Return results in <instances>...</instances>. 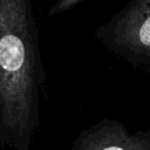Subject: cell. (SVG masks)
Instances as JSON below:
<instances>
[{"label": "cell", "instance_id": "cell-3", "mask_svg": "<svg viewBox=\"0 0 150 150\" xmlns=\"http://www.w3.org/2000/svg\"><path fill=\"white\" fill-rule=\"evenodd\" d=\"M90 150H150V125L135 134L117 122L101 125L90 137Z\"/></svg>", "mask_w": 150, "mask_h": 150}, {"label": "cell", "instance_id": "cell-4", "mask_svg": "<svg viewBox=\"0 0 150 150\" xmlns=\"http://www.w3.org/2000/svg\"><path fill=\"white\" fill-rule=\"evenodd\" d=\"M83 1H86V0H56L54 2V5L48 9V15L54 16V15L68 12Z\"/></svg>", "mask_w": 150, "mask_h": 150}, {"label": "cell", "instance_id": "cell-1", "mask_svg": "<svg viewBox=\"0 0 150 150\" xmlns=\"http://www.w3.org/2000/svg\"><path fill=\"white\" fill-rule=\"evenodd\" d=\"M45 83L39 30L30 0H0V116L30 118Z\"/></svg>", "mask_w": 150, "mask_h": 150}, {"label": "cell", "instance_id": "cell-2", "mask_svg": "<svg viewBox=\"0 0 150 150\" xmlns=\"http://www.w3.org/2000/svg\"><path fill=\"white\" fill-rule=\"evenodd\" d=\"M95 36L110 53L150 74V0H130Z\"/></svg>", "mask_w": 150, "mask_h": 150}]
</instances>
